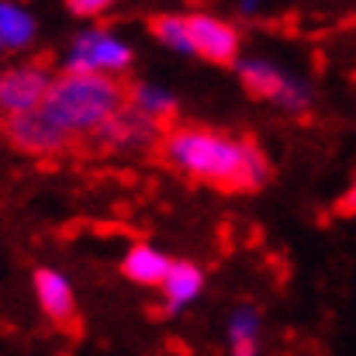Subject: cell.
Returning a JSON list of instances; mask_svg holds the SVG:
<instances>
[{
  "instance_id": "6da1fadb",
  "label": "cell",
  "mask_w": 356,
  "mask_h": 356,
  "mask_svg": "<svg viewBox=\"0 0 356 356\" xmlns=\"http://www.w3.org/2000/svg\"><path fill=\"white\" fill-rule=\"evenodd\" d=\"M156 159L191 184H204L225 194H249L270 184L266 152L242 135L208 124H166L156 142Z\"/></svg>"
},
{
  "instance_id": "7a4b0ae2",
  "label": "cell",
  "mask_w": 356,
  "mask_h": 356,
  "mask_svg": "<svg viewBox=\"0 0 356 356\" xmlns=\"http://www.w3.org/2000/svg\"><path fill=\"white\" fill-rule=\"evenodd\" d=\"M124 104H128V83H121V76L66 70L63 76L52 80L42 101V115L63 135H70V142H80L90 138Z\"/></svg>"
},
{
  "instance_id": "3957f363",
  "label": "cell",
  "mask_w": 356,
  "mask_h": 356,
  "mask_svg": "<svg viewBox=\"0 0 356 356\" xmlns=\"http://www.w3.org/2000/svg\"><path fill=\"white\" fill-rule=\"evenodd\" d=\"M236 73H238V80H242V87H245L252 97L270 101V104H277V108L287 111V115H298V118H301V115H308L312 104H315L312 87H305L301 80H291L284 70H277V66L266 63V59H238Z\"/></svg>"
},
{
  "instance_id": "277c9868",
  "label": "cell",
  "mask_w": 356,
  "mask_h": 356,
  "mask_svg": "<svg viewBox=\"0 0 356 356\" xmlns=\"http://www.w3.org/2000/svg\"><path fill=\"white\" fill-rule=\"evenodd\" d=\"M131 59H135L131 45L124 38H118L111 28H90V31L76 35V42L70 49V59H66V70L121 76L131 66Z\"/></svg>"
},
{
  "instance_id": "5b68a950",
  "label": "cell",
  "mask_w": 356,
  "mask_h": 356,
  "mask_svg": "<svg viewBox=\"0 0 356 356\" xmlns=\"http://www.w3.org/2000/svg\"><path fill=\"white\" fill-rule=\"evenodd\" d=\"M163 128L166 124L149 118L135 104H124L118 115H111L90 135V142L97 149H104V152H145V149L152 152L156 142H159V135H163Z\"/></svg>"
},
{
  "instance_id": "8992f818",
  "label": "cell",
  "mask_w": 356,
  "mask_h": 356,
  "mask_svg": "<svg viewBox=\"0 0 356 356\" xmlns=\"http://www.w3.org/2000/svg\"><path fill=\"white\" fill-rule=\"evenodd\" d=\"M52 73L45 66H14L7 73H0V115H24L42 108L49 87H52Z\"/></svg>"
},
{
  "instance_id": "52a82bcc",
  "label": "cell",
  "mask_w": 356,
  "mask_h": 356,
  "mask_svg": "<svg viewBox=\"0 0 356 356\" xmlns=\"http://www.w3.org/2000/svg\"><path fill=\"white\" fill-rule=\"evenodd\" d=\"M191 24V42H194V56L215 63V66H236L238 63V38L236 24L215 17V14H187Z\"/></svg>"
},
{
  "instance_id": "ba28073f",
  "label": "cell",
  "mask_w": 356,
  "mask_h": 356,
  "mask_svg": "<svg viewBox=\"0 0 356 356\" xmlns=\"http://www.w3.org/2000/svg\"><path fill=\"white\" fill-rule=\"evenodd\" d=\"M3 131H7V138L21 152H31V156H56V152H63V149L73 145L70 135H63L52 121L42 115V108L3 118Z\"/></svg>"
},
{
  "instance_id": "9c48e42d",
  "label": "cell",
  "mask_w": 356,
  "mask_h": 356,
  "mask_svg": "<svg viewBox=\"0 0 356 356\" xmlns=\"http://www.w3.org/2000/svg\"><path fill=\"white\" fill-rule=\"evenodd\" d=\"M35 298L52 325H59V329L76 325V294L59 270H49V266L35 270Z\"/></svg>"
},
{
  "instance_id": "30bf717a",
  "label": "cell",
  "mask_w": 356,
  "mask_h": 356,
  "mask_svg": "<svg viewBox=\"0 0 356 356\" xmlns=\"http://www.w3.org/2000/svg\"><path fill=\"white\" fill-rule=\"evenodd\" d=\"M204 284H208V277H204V270H201L197 263H191V259H173L166 280L159 284L166 312H184L187 305H194V301L204 294Z\"/></svg>"
},
{
  "instance_id": "8fae6325",
  "label": "cell",
  "mask_w": 356,
  "mask_h": 356,
  "mask_svg": "<svg viewBox=\"0 0 356 356\" xmlns=\"http://www.w3.org/2000/svg\"><path fill=\"white\" fill-rule=\"evenodd\" d=\"M170 266H173V259H170L163 249L149 245V242H135V245L124 252V259H121V273H124L131 284H138V287H159V284L166 280Z\"/></svg>"
},
{
  "instance_id": "7c38bea8",
  "label": "cell",
  "mask_w": 356,
  "mask_h": 356,
  "mask_svg": "<svg viewBox=\"0 0 356 356\" xmlns=\"http://www.w3.org/2000/svg\"><path fill=\"white\" fill-rule=\"evenodd\" d=\"M128 104H135L138 111H145L149 118H156L159 124H173L177 111H180V101L166 90V87H156V83H128Z\"/></svg>"
},
{
  "instance_id": "4fadbf2b",
  "label": "cell",
  "mask_w": 356,
  "mask_h": 356,
  "mask_svg": "<svg viewBox=\"0 0 356 356\" xmlns=\"http://www.w3.org/2000/svg\"><path fill=\"white\" fill-rule=\"evenodd\" d=\"M35 38V17L14 3V0H0V49H24Z\"/></svg>"
},
{
  "instance_id": "5bb4252c",
  "label": "cell",
  "mask_w": 356,
  "mask_h": 356,
  "mask_svg": "<svg viewBox=\"0 0 356 356\" xmlns=\"http://www.w3.org/2000/svg\"><path fill=\"white\" fill-rule=\"evenodd\" d=\"M259 315L252 308H238L229 318V353L232 356H259Z\"/></svg>"
},
{
  "instance_id": "9a60e30c",
  "label": "cell",
  "mask_w": 356,
  "mask_h": 356,
  "mask_svg": "<svg viewBox=\"0 0 356 356\" xmlns=\"http://www.w3.org/2000/svg\"><path fill=\"white\" fill-rule=\"evenodd\" d=\"M149 31L156 35L159 45L180 52V56H194V42H191V24L184 14H156L149 21Z\"/></svg>"
},
{
  "instance_id": "2e32d148",
  "label": "cell",
  "mask_w": 356,
  "mask_h": 356,
  "mask_svg": "<svg viewBox=\"0 0 356 356\" xmlns=\"http://www.w3.org/2000/svg\"><path fill=\"white\" fill-rule=\"evenodd\" d=\"M118 0H66V7L76 14V17H101L115 7Z\"/></svg>"
},
{
  "instance_id": "e0dca14e",
  "label": "cell",
  "mask_w": 356,
  "mask_h": 356,
  "mask_svg": "<svg viewBox=\"0 0 356 356\" xmlns=\"http://www.w3.org/2000/svg\"><path fill=\"white\" fill-rule=\"evenodd\" d=\"M356 211V180H353V187L346 191V197L339 201V215H353Z\"/></svg>"
},
{
  "instance_id": "ac0fdd59",
  "label": "cell",
  "mask_w": 356,
  "mask_h": 356,
  "mask_svg": "<svg viewBox=\"0 0 356 356\" xmlns=\"http://www.w3.org/2000/svg\"><path fill=\"white\" fill-rule=\"evenodd\" d=\"M238 10L242 14H256L259 10V0H238Z\"/></svg>"
}]
</instances>
